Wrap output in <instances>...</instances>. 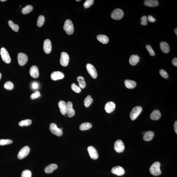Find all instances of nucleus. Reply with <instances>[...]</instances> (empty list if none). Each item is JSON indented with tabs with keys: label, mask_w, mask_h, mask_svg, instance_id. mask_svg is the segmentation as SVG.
Segmentation results:
<instances>
[{
	"label": "nucleus",
	"mask_w": 177,
	"mask_h": 177,
	"mask_svg": "<svg viewBox=\"0 0 177 177\" xmlns=\"http://www.w3.org/2000/svg\"><path fill=\"white\" fill-rule=\"evenodd\" d=\"M161 164L159 162H154L150 166V171L152 175L158 176L161 174L160 169Z\"/></svg>",
	"instance_id": "f257e3e1"
},
{
	"label": "nucleus",
	"mask_w": 177,
	"mask_h": 177,
	"mask_svg": "<svg viewBox=\"0 0 177 177\" xmlns=\"http://www.w3.org/2000/svg\"><path fill=\"white\" fill-rule=\"evenodd\" d=\"M63 29L67 34L71 35L73 33L74 27L71 20L69 19L66 20L63 26Z\"/></svg>",
	"instance_id": "f03ea898"
},
{
	"label": "nucleus",
	"mask_w": 177,
	"mask_h": 177,
	"mask_svg": "<svg viewBox=\"0 0 177 177\" xmlns=\"http://www.w3.org/2000/svg\"><path fill=\"white\" fill-rule=\"evenodd\" d=\"M142 110V108L141 106H137L134 107L130 113V117L131 120H135L141 113Z\"/></svg>",
	"instance_id": "7ed1b4c3"
},
{
	"label": "nucleus",
	"mask_w": 177,
	"mask_h": 177,
	"mask_svg": "<svg viewBox=\"0 0 177 177\" xmlns=\"http://www.w3.org/2000/svg\"><path fill=\"white\" fill-rule=\"evenodd\" d=\"M124 13L120 9H116L112 12L111 17L113 19L115 20L121 19L123 17Z\"/></svg>",
	"instance_id": "20e7f679"
},
{
	"label": "nucleus",
	"mask_w": 177,
	"mask_h": 177,
	"mask_svg": "<svg viewBox=\"0 0 177 177\" xmlns=\"http://www.w3.org/2000/svg\"><path fill=\"white\" fill-rule=\"evenodd\" d=\"M1 57L4 62L7 64L11 62V59L8 51L4 48H2L0 51Z\"/></svg>",
	"instance_id": "39448f33"
},
{
	"label": "nucleus",
	"mask_w": 177,
	"mask_h": 177,
	"mask_svg": "<svg viewBox=\"0 0 177 177\" xmlns=\"http://www.w3.org/2000/svg\"><path fill=\"white\" fill-rule=\"evenodd\" d=\"M49 129L52 134L56 136H61L62 135V130L58 128L56 124L54 123L50 124Z\"/></svg>",
	"instance_id": "423d86ee"
},
{
	"label": "nucleus",
	"mask_w": 177,
	"mask_h": 177,
	"mask_svg": "<svg viewBox=\"0 0 177 177\" xmlns=\"http://www.w3.org/2000/svg\"><path fill=\"white\" fill-rule=\"evenodd\" d=\"M30 152L29 147L28 146H24L20 150L17 155V157L19 159H24L28 155Z\"/></svg>",
	"instance_id": "0eeeda50"
},
{
	"label": "nucleus",
	"mask_w": 177,
	"mask_h": 177,
	"mask_svg": "<svg viewBox=\"0 0 177 177\" xmlns=\"http://www.w3.org/2000/svg\"><path fill=\"white\" fill-rule=\"evenodd\" d=\"M86 67L90 76L94 79L96 78L97 76V72L93 65L91 64L88 63L86 65Z\"/></svg>",
	"instance_id": "6e6552de"
},
{
	"label": "nucleus",
	"mask_w": 177,
	"mask_h": 177,
	"mask_svg": "<svg viewBox=\"0 0 177 177\" xmlns=\"http://www.w3.org/2000/svg\"><path fill=\"white\" fill-rule=\"evenodd\" d=\"M69 61V56L68 54L66 52H63L61 53L60 63L64 67H66L68 65Z\"/></svg>",
	"instance_id": "1a4fd4ad"
},
{
	"label": "nucleus",
	"mask_w": 177,
	"mask_h": 177,
	"mask_svg": "<svg viewBox=\"0 0 177 177\" xmlns=\"http://www.w3.org/2000/svg\"><path fill=\"white\" fill-rule=\"evenodd\" d=\"M125 146L123 142L121 140H117L114 144V149L117 152L120 153L124 151Z\"/></svg>",
	"instance_id": "9d476101"
},
{
	"label": "nucleus",
	"mask_w": 177,
	"mask_h": 177,
	"mask_svg": "<svg viewBox=\"0 0 177 177\" xmlns=\"http://www.w3.org/2000/svg\"><path fill=\"white\" fill-rule=\"evenodd\" d=\"M18 63L20 66H23L27 63L28 61V57L25 54L19 53L17 56Z\"/></svg>",
	"instance_id": "9b49d317"
},
{
	"label": "nucleus",
	"mask_w": 177,
	"mask_h": 177,
	"mask_svg": "<svg viewBox=\"0 0 177 177\" xmlns=\"http://www.w3.org/2000/svg\"><path fill=\"white\" fill-rule=\"evenodd\" d=\"M88 152L91 159L96 160L99 157V154L96 149L92 146H89L87 148Z\"/></svg>",
	"instance_id": "f8f14e48"
},
{
	"label": "nucleus",
	"mask_w": 177,
	"mask_h": 177,
	"mask_svg": "<svg viewBox=\"0 0 177 177\" xmlns=\"http://www.w3.org/2000/svg\"><path fill=\"white\" fill-rule=\"evenodd\" d=\"M66 114L69 117H71L75 115V111L73 108V104L71 102L69 101L67 103Z\"/></svg>",
	"instance_id": "ddd939ff"
},
{
	"label": "nucleus",
	"mask_w": 177,
	"mask_h": 177,
	"mask_svg": "<svg viewBox=\"0 0 177 177\" xmlns=\"http://www.w3.org/2000/svg\"><path fill=\"white\" fill-rule=\"evenodd\" d=\"M111 172L113 174H116L118 176L123 175L125 173V170L123 168L120 166L114 167L112 169Z\"/></svg>",
	"instance_id": "4468645a"
},
{
	"label": "nucleus",
	"mask_w": 177,
	"mask_h": 177,
	"mask_svg": "<svg viewBox=\"0 0 177 177\" xmlns=\"http://www.w3.org/2000/svg\"><path fill=\"white\" fill-rule=\"evenodd\" d=\"M64 77V75L63 73L59 71H54L51 75V79L54 81L61 80Z\"/></svg>",
	"instance_id": "2eb2a0df"
},
{
	"label": "nucleus",
	"mask_w": 177,
	"mask_h": 177,
	"mask_svg": "<svg viewBox=\"0 0 177 177\" xmlns=\"http://www.w3.org/2000/svg\"><path fill=\"white\" fill-rule=\"evenodd\" d=\"M43 50L45 53L49 54L51 53V41L49 39H46L44 41Z\"/></svg>",
	"instance_id": "dca6fc26"
},
{
	"label": "nucleus",
	"mask_w": 177,
	"mask_h": 177,
	"mask_svg": "<svg viewBox=\"0 0 177 177\" xmlns=\"http://www.w3.org/2000/svg\"><path fill=\"white\" fill-rule=\"evenodd\" d=\"M29 73L31 76L34 78H37L39 76L38 68L36 65H34L31 67Z\"/></svg>",
	"instance_id": "f3484780"
},
{
	"label": "nucleus",
	"mask_w": 177,
	"mask_h": 177,
	"mask_svg": "<svg viewBox=\"0 0 177 177\" xmlns=\"http://www.w3.org/2000/svg\"><path fill=\"white\" fill-rule=\"evenodd\" d=\"M115 105L113 102H109L107 103L105 106V111L108 113L112 112L115 109Z\"/></svg>",
	"instance_id": "a211bd4d"
},
{
	"label": "nucleus",
	"mask_w": 177,
	"mask_h": 177,
	"mask_svg": "<svg viewBox=\"0 0 177 177\" xmlns=\"http://www.w3.org/2000/svg\"><path fill=\"white\" fill-rule=\"evenodd\" d=\"M58 106L61 114L63 115H66L67 110V104L64 101H59Z\"/></svg>",
	"instance_id": "6ab92c4d"
},
{
	"label": "nucleus",
	"mask_w": 177,
	"mask_h": 177,
	"mask_svg": "<svg viewBox=\"0 0 177 177\" xmlns=\"http://www.w3.org/2000/svg\"><path fill=\"white\" fill-rule=\"evenodd\" d=\"M145 6L149 7H155L159 5V1L157 0H146L144 2Z\"/></svg>",
	"instance_id": "aec40b11"
},
{
	"label": "nucleus",
	"mask_w": 177,
	"mask_h": 177,
	"mask_svg": "<svg viewBox=\"0 0 177 177\" xmlns=\"http://www.w3.org/2000/svg\"><path fill=\"white\" fill-rule=\"evenodd\" d=\"M160 47L161 51L165 54L168 53L170 50V47L169 45L167 43L164 42V41L160 43Z\"/></svg>",
	"instance_id": "412c9836"
},
{
	"label": "nucleus",
	"mask_w": 177,
	"mask_h": 177,
	"mask_svg": "<svg viewBox=\"0 0 177 177\" xmlns=\"http://www.w3.org/2000/svg\"><path fill=\"white\" fill-rule=\"evenodd\" d=\"M140 57L137 55H132L129 58V63L132 66H135L139 62Z\"/></svg>",
	"instance_id": "4be33fe9"
},
{
	"label": "nucleus",
	"mask_w": 177,
	"mask_h": 177,
	"mask_svg": "<svg viewBox=\"0 0 177 177\" xmlns=\"http://www.w3.org/2000/svg\"><path fill=\"white\" fill-rule=\"evenodd\" d=\"M161 116V114L160 112L158 110H155L150 114V118L152 120H157L160 119Z\"/></svg>",
	"instance_id": "5701e85b"
},
{
	"label": "nucleus",
	"mask_w": 177,
	"mask_h": 177,
	"mask_svg": "<svg viewBox=\"0 0 177 177\" xmlns=\"http://www.w3.org/2000/svg\"><path fill=\"white\" fill-rule=\"evenodd\" d=\"M125 87L129 89L134 88L136 86V83L133 80H126L124 81Z\"/></svg>",
	"instance_id": "b1692460"
},
{
	"label": "nucleus",
	"mask_w": 177,
	"mask_h": 177,
	"mask_svg": "<svg viewBox=\"0 0 177 177\" xmlns=\"http://www.w3.org/2000/svg\"><path fill=\"white\" fill-rule=\"evenodd\" d=\"M154 135V132L152 131L146 132L144 133L143 139L145 141H149L152 140Z\"/></svg>",
	"instance_id": "393cba45"
},
{
	"label": "nucleus",
	"mask_w": 177,
	"mask_h": 177,
	"mask_svg": "<svg viewBox=\"0 0 177 177\" xmlns=\"http://www.w3.org/2000/svg\"><path fill=\"white\" fill-rule=\"evenodd\" d=\"M57 165L55 164H51L45 168L44 171L47 174L52 173L54 171L57 169Z\"/></svg>",
	"instance_id": "a878e982"
},
{
	"label": "nucleus",
	"mask_w": 177,
	"mask_h": 177,
	"mask_svg": "<svg viewBox=\"0 0 177 177\" xmlns=\"http://www.w3.org/2000/svg\"><path fill=\"white\" fill-rule=\"evenodd\" d=\"M98 41L103 44H107L109 42V39L107 36L104 35H99L97 36Z\"/></svg>",
	"instance_id": "bb28decb"
},
{
	"label": "nucleus",
	"mask_w": 177,
	"mask_h": 177,
	"mask_svg": "<svg viewBox=\"0 0 177 177\" xmlns=\"http://www.w3.org/2000/svg\"><path fill=\"white\" fill-rule=\"evenodd\" d=\"M92 127V125L89 122H85L83 123L80 125V129L81 130H89Z\"/></svg>",
	"instance_id": "cd10ccee"
},
{
	"label": "nucleus",
	"mask_w": 177,
	"mask_h": 177,
	"mask_svg": "<svg viewBox=\"0 0 177 177\" xmlns=\"http://www.w3.org/2000/svg\"><path fill=\"white\" fill-rule=\"evenodd\" d=\"M93 101V99H92L91 96L90 95H88L85 98L84 100V103L85 107H88L92 103Z\"/></svg>",
	"instance_id": "c85d7f7f"
},
{
	"label": "nucleus",
	"mask_w": 177,
	"mask_h": 177,
	"mask_svg": "<svg viewBox=\"0 0 177 177\" xmlns=\"http://www.w3.org/2000/svg\"><path fill=\"white\" fill-rule=\"evenodd\" d=\"M77 80L78 82L79 87L81 88H84L86 86V83L84 78L82 76H79L77 78Z\"/></svg>",
	"instance_id": "c756f323"
},
{
	"label": "nucleus",
	"mask_w": 177,
	"mask_h": 177,
	"mask_svg": "<svg viewBox=\"0 0 177 177\" xmlns=\"http://www.w3.org/2000/svg\"><path fill=\"white\" fill-rule=\"evenodd\" d=\"M32 10H33V7L32 5H27L22 9V12L24 15L27 14L32 12Z\"/></svg>",
	"instance_id": "7c9ffc66"
},
{
	"label": "nucleus",
	"mask_w": 177,
	"mask_h": 177,
	"mask_svg": "<svg viewBox=\"0 0 177 177\" xmlns=\"http://www.w3.org/2000/svg\"><path fill=\"white\" fill-rule=\"evenodd\" d=\"M8 23L9 26L14 31L16 32H18L19 27L18 25L14 23L12 21H9Z\"/></svg>",
	"instance_id": "2f4dec72"
},
{
	"label": "nucleus",
	"mask_w": 177,
	"mask_h": 177,
	"mask_svg": "<svg viewBox=\"0 0 177 177\" xmlns=\"http://www.w3.org/2000/svg\"><path fill=\"white\" fill-rule=\"evenodd\" d=\"M32 120H22L18 123V125L21 127L22 126H29L32 123Z\"/></svg>",
	"instance_id": "473e14b6"
},
{
	"label": "nucleus",
	"mask_w": 177,
	"mask_h": 177,
	"mask_svg": "<svg viewBox=\"0 0 177 177\" xmlns=\"http://www.w3.org/2000/svg\"><path fill=\"white\" fill-rule=\"evenodd\" d=\"M45 19L43 16L41 15L39 17L37 21V26L38 27H41L43 25L44 23Z\"/></svg>",
	"instance_id": "72a5a7b5"
},
{
	"label": "nucleus",
	"mask_w": 177,
	"mask_h": 177,
	"mask_svg": "<svg viewBox=\"0 0 177 177\" xmlns=\"http://www.w3.org/2000/svg\"><path fill=\"white\" fill-rule=\"evenodd\" d=\"M4 87L6 89L11 90L13 89L14 88V85L12 82L8 81L5 83L4 85Z\"/></svg>",
	"instance_id": "f704fd0d"
},
{
	"label": "nucleus",
	"mask_w": 177,
	"mask_h": 177,
	"mask_svg": "<svg viewBox=\"0 0 177 177\" xmlns=\"http://www.w3.org/2000/svg\"><path fill=\"white\" fill-rule=\"evenodd\" d=\"M12 141L10 139H0V146H4L12 144Z\"/></svg>",
	"instance_id": "c9c22d12"
},
{
	"label": "nucleus",
	"mask_w": 177,
	"mask_h": 177,
	"mask_svg": "<svg viewBox=\"0 0 177 177\" xmlns=\"http://www.w3.org/2000/svg\"><path fill=\"white\" fill-rule=\"evenodd\" d=\"M71 89L75 92L79 93L81 92V90L80 87L77 86L74 83H73L71 85Z\"/></svg>",
	"instance_id": "e433bc0d"
},
{
	"label": "nucleus",
	"mask_w": 177,
	"mask_h": 177,
	"mask_svg": "<svg viewBox=\"0 0 177 177\" xmlns=\"http://www.w3.org/2000/svg\"><path fill=\"white\" fill-rule=\"evenodd\" d=\"M32 173L30 171L25 169L23 171L21 174V177H31Z\"/></svg>",
	"instance_id": "4c0bfd02"
},
{
	"label": "nucleus",
	"mask_w": 177,
	"mask_h": 177,
	"mask_svg": "<svg viewBox=\"0 0 177 177\" xmlns=\"http://www.w3.org/2000/svg\"><path fill=\"white\" fill-rule=\"evenodd\" d=\"M94 1L93 0H87L85 1L83 5L85 8H90L92 5L94 3Z\"/></svg>",
	"instance_id": "58836bf2"
},
{
	"label": "nucleus",
	"mask_w": 177,
	"mask_h": 177,
	"mask_svg": "<svg viewBox=\"0 0 177 177\" xmlns=\"http://www.w3.org/2000/svg\"><path fill=\"white\" fill-rule=\"evenodd\" d=\"M146 48L147 51H148L149 54L151 56H155V53L154 52L153 49L152 48L151 46L149 45H146Z\"/></svg>",
	"instance_id": "ea45409f"
},
{
	"label": "nucleus",
	"mask_w": 177,
	"mask_h": 177,
	"mask_svg": "<svg viewBox=\"0 0 177 177\" xmlns=\"http://www.w3.org/2000/svg\"><path fill=\"white\" fill-rule=\"evenodd\" d=\"M41 95V93L39 91H36L34 93L31 94L30 98L32 100H34L35 99L40 97Z\"/></svg>",
	"instance_id": "a19ab883"
},
{
	"label": "nucleus",
	"mask_w": 177,
	"mask_h": 177,
	"mask_svg": "<svg viewBox=\"0 0 177 177\" xmlns=\"http://www.w3.org/2000/svg\"><path fill=\"white\" fill-rule=\"evenodd\" d=\"M159 74L162 77L164 78L167 79L168 78V75L167 73L165 70L161 69L159 71Z\"/></svg>",
	"instance_id": "79ce46f5"
},
{
	"label": "nucleus",
	"mask_w": 177,
	"mask_h": 177,
	"mask_svg": "<svg viewBox=\"0 0 177 177\" xmlns=\"http://www.w3.org/2000/svg\"><path fill=\"white\" fill-rule=\"evenodd\" d=\"M141 24L142 25H146L147 24V17L146 16H143L141 18Z\"/></svg>",
	"instance_id": "37998d69"
},
{
	"label": "nucleus",
	"mask_w": 177,
	"mask_h": 177,
	"mask_svg": "<svg viewBox=\"0 0 177 177\" xmlns=\"http://www.w3.org/2000/svg\"><path fill=\"white\" fill-rule=\"evenodd\" d=\"M147 20L150 22H154L156 21V19L153 17L152 16L149 15L147 17Z\"/></svg>",
	"instance_id": "c03bdc74"
},
{
	"label": "nucleus",
	"mask_w": 177,
	"mask_h": 177,
	"mask_svg": "<svg viewBox=\"0 0 177 177\" xmlns=\"http://www.w3.org/2000/svg\"><path fill=\"white\" fill-rule=\"evenodd\" d=\"M32 86L34 89L36 90L38 89L39 85L38 83L36 82H34L32 84Z\"/></svg>",
	"instance_id": "a18cd8bd"
},
{
	"label": "nucleus",
	"mask_w": 177,
	"mask_h": 177,
	"mask_svg": "<svg viewBox=\"0 0 177 177\" xmlns=\"http://www.w3.org/2000/svg\"><path fill=\"white\" fill-rule=\"evenodd\" d=\"M172 63L174 66L177 67V57H175L173 59L172 61Z\"/></svg>",
	"instance_id": "49530a36"
},
{
	"label": "nucleus",
	"mask_w": 177,
	"mask_h": 177,
	"mask_svg": "<svg viewBox=\"0 0 177 177\" xmlns=\"http://www.w3.org/2000/svg\"><path fill=\"white\" fill-rule=\"evenodd\" d=\"M174 130L176 134H177V121L175 122L174 124Z\"/></svg>",
	"instance_id": "de8ad7c7"
},
{
	"label": "nucleus",
	"mask_w": 177,
	"mask_h": 177,
	"mask_svg": "<svg viewBox=\"0 0 177 177\" xmlns=\"http://www.w3.org/2000/svg\"><path fill=\"white\" fill-rule=\"evenodd\" d=\"M174 32H175V35H176V36H177V28H175V30H174Z\"/></svg>",
	"instance_id": "09e8293b"
},
{
	"label": "nucleus",
	"mask_w": 177,
	"mask_h": 177,
	"mask_svg": "<svg viewBox=\"0 0 177 177\" xmlns=\"http://www.w3.org/2000/svg\"><path fill=\"white\" fill-rule=\"evenodd\" d=\"M2 74H1V73H0V80H1V78H2Z\"/></svg>",
	"instance_id": "8fccbe9b"
},
{
	"label": "nucleus",
	"mask_w": 177,
	"mask_h": 177,
	"mask_svg": "<svg viewBox=\"0 0 177 177\" xmlns=\"http://www.w3.org/2000/svg\"><path fill=\"white\" fill-rule=\"evenodd\" d=\"M6 0H1V1L2 2H5L6 1Z\"/></svg>",
	"instance_id": "3c124183"
},
{
	"label": "nucleus",
	"mask_w": 177,
	"mask_h": 177,
	"mask_svg": "<svg viewBox=\"0 0 177 177\" xmlns=\"http://www.w3.org/2000/svg\"><path fill=\"white\" fill-rule=\"evenodd\" d=\"M76 2H79V1H80V0H79V1H77V0H76Z\"/></svg>",
	"instance_id": "603ef678"
}]
</instances>
